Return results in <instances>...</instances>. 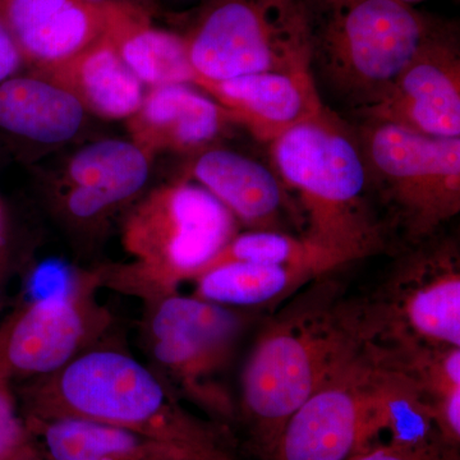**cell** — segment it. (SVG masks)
<instances>
[{"instance_id": "obj_9", "label": "cell", "mask_w": 460, "mask_h": 460, "mask_svg": "<svg viewBox=\"0 0 460 460\" xmlns=\"http://www.w3.org/2000/svg\"><path fill=\"white\" fill-rule=\"evenodd\" d=\"M372 304L361 305L374 349L460 348V263L456 244H420Z\"/></svg>"}, {"instance_id": "obj_28", "label": "cell", "mask_w": 460, "mask_h": 460, "mask_svg": "<svg viewBox=\"0 0 460 460\" xmlns=\"http://www.w3.org/2000/svg\"><path fill=\"white\" fill-rule=\"evenodd\" d=\"M5 460H45V458L42 456L39 447H36V444L32 441V444H30L25 449L14 454V456H9V458Z\"/></svg>"}, {"instance_id": "obj_20", "label": "cell", "mask_w": 460, "mask_h": 460, "mask_svg": "<svg viewBox=\"0 0 460 460\" xmlns=\"http://www.w3.org/2000/svg\"><path fill=\"white\" fill-rule=\"evenodd\" d=\"M87 111L71 93L35 74L0 84V131L18 140L57 146L83 129Z\"/></svg>"}, {"instance_id": "obj_8", "label": "cell", "mask_w": 460, "mask_h": 460, "mask_svg": "<svg viewBox=\"0 0 460 460\" xmlns=\"http://www.w3.org/2000/svg\"><path fill=\"white\" fill-rule=\"evenodd\" d=\"M357 135L374 192L411 243H428L460 210V137L368 119Z\"/></svg>"}, {"instance_id": "obj_25", "label": "cell", "mask_w": 460, "mask_h": 460, "mask_svg": "<svg viewBox=\"0 0 460 460\" xmlns=\"http://www.w3.org/2000/svg\"><path fill=\"white\" fill-rule=\"evenodd\" d=\"M348 460H454L450 452L434 450L402 449V447H375L356 453Z\"/></svg>"}, {"instance_id": "obj_23", "label": "cell", "mask_w": 460, "mask_h": 460, "mask_svg": "<svg viewBox=\"0 0 460 460\" xmlns=\"http://www.w3.org/2000/svg\"><path fill=\"white\" fill-rule=\"evenodd\" d=\"M228 262L301 266L323 275L343 266L334 256L301 235L277 230L238 232L205 269Z\"/></svg>"}, {"instance_id": "obj_30", "label": "cell", "mask_w": 460, "mask_h": 460, "mask_svg": "<svg viewBox=\"0 0 460 460\" xmlns=\"http://www.w3.org/2000/svg\"><path fill=\"white\" fill-rule=\"evenodd\" d=\"M0 246H3V214L0 208Z\"/></svg>"}, {"instance_id": "obj_10", "label": "cell", "mask_w": 460, "mask_h": 460, "mask_svg": "<svg viewBox=\"0 0 460 460\" xmlns=\"http://www.w3.org/2000/svg\"><path fill=\"white\" fill-rule=\"evenodd\" d=\"M102 287L100 269L81 272L66 289L17 308L0 325V372L38 380L102 343L113 321L96 296Z\"/></svg>"}, {"instance_id": "obj_6", "label": "cell", "mask_w": 460, "mask_h": 460, "mask_svg": "<svg viewBox=\"0 0 460 460\" xmlns=\"http://www.w3.org/2000/svg\"><path fill=\"white\" fill-rule=\"evenodd\" d=\"M142 301V338L151 367L178 396L220 419H232L234 402L224 375L246 329L247 314L180 292Z\"/></svg>"}, {"instance_id": "obj_17", "label": "cell", "mask_w": 460, "mask_h": 460, "mask_svg": "<svg viewBox=\"0 0 460 460\" xmlns=\"http://www.w3.org/2000/svg\"><path fill=\"white\" fill-rule=\"evenodd\" d=\"M187 177L198 181L250 230L281 229L284 214H292V199L272 166L219 146L190 160Z\"/></svg>"}, {"instance_id": "obj_32", "label": "cell", "mask_w": 460, "mask_h": 460, "mask_svg": "<svg viewBox=\"0 0 460 460\" xmlns=\"http://www.w3.org/2000/svg\"><path fill=\"white\" fill-rule=\"evenodd\" d=\"M402 2L411 3V2H416V0H402Z\"/></svg>"}, {"instance_id": "obj_31", "label": "cell", "mask_w": 460, "mask_h": 460, "mask_svg": "<svg viewBox=\"0 0 460 460\" xmlns=\"http://www.w3.org/2000/svg\"><path fill=\"white\" fill-rule=\"evenodd\" d=\"M208 460H229V459L226 458V454H223V456H215V458H211V459H208Z\"/></svg>"}, {"instance_id": "obj_29", "label": "cell", "mask_w": 460, "mask_h": 460, "mask_svg": "<svg viewBox=\"0 0 460 460\" xmlns=\"http://www.w3.org/2000/svg\"><path fill=\"white\" fill-rule=\"evenodd\" d=\"M8 269V257L5 252L4 247L0 246V288L3 286V281L5 279Z\"/></svg>"}, {"instance_id": "obj_16", "label": "cell", "mask_w": 460, "mask_h": 460, "mask_svg": "<svg viewBox=\"0 0 460 460\" xmlns=\"http://www.w3.org/2000/svg\"><path fill=\"white\" fill-rule=\"evenodd\" d=\"M232 124L215 100L186 84L148 89L140 108L127 119L131 141L151 159L166 151L198 155L217 146Z\"/></svg>"}, {"instance_id": "obj_4", "label": "cell", "mask_w": 460, "mask_h": 460, "mask_svg": "<svg viewBox=\"0 0 460 460\" xmlns=\"http://www.w3.org/2000/svg\"><path fill=\"white\" fill-rule=\"evenodd\" d=\"M311 72L357 114L372 107L438 22L402 0H302Z\"/></svg>"}, {"instance_id": "obj_13", "label": "cell", "mask_w": 460, "mask_h": 460, "mask_svg": "<svg viewBox=\"0 0 460 460\" xmlns=\"http://www.w3.org/2000/svg\"><path fill=\"white\" fill-rule=\"evenodd\" d=\"M204 91L261 144L270 145L326 107L313 72H265L224 81L198 80Z\"/></svg>"}, {"instance_id": "obj_1", "label": "cell", "mask_w": 460, "mask_h": 460, "mask_svg": "<svg viewBox=\"0 0 460 460\" xmlns=\"http://www.w3.org/2000/svg\"><path fill=\"white\" fill-rule=\"evenodd\" d=\"M316 289L278 314L242 372V408L269 454L289 417L367 350L361 305Z\"/></svg>"}, {"instance_id": "obj_2", "label": "cell", "mask_w": 460, "mask_h": 460, "mask_svg": "<svg viewBox=\"0 0 460 460\" xmlns=\"http://www.w3.org/2000/svg\"><path fill=\"white\" fill-rule=\"evenodd\" d=\"M26 420L74 419L132 429L186 447L206 459L223 456L219 429L199 420L151 366L105 341L21 392Z\"/></svg>"}, {"instance_id": "obj_19", "label": "cell", "mask_w": 460, "mask_h": 460, "mask_svg": "<svg viewBox=\"0 0 460 460\" xmlns=\"http://www.w3.org/2000/svg\"><path fill=\"white\" fill-rule=\"evenodd\" d=\"M31 74L59 84L87 113L102 119H128L146 93L144 84L124 65L105 36L71 59Z\"/></svg>"}, {"instance_id": "obj_18", "label": "cell", "mask_w": 460, "mask_h": 460, "mask_svg": "<svg viewBox=\"0 0 460 460\" xmlns=\"http://www.w3.org/2000/svg\"><path fill=\"white\" fill-rule=\"evenodd\" d=\"M27 425L45 460H208L153 436L90 420H33Z\"/></svg>"}, {"instance_id": "obj_14", "label": "cell", "mask_w": 460, "mask_h": 460, "mask_svg": "<svg viewBox=\"0 0 460 460\" xmlns=\"http://www.w3.org/2000/svg\"><path fill=\"white\" fill-rule=\"evenodd\" d=\"M151 157L132 141L87 145L66 163L58 204L71 222L95 226L146 186Z\"/></svg>"}, {"instance_id": "obj_7", "label": "cell", "mask_w": 460, "mask_h": 460, "mask_svg": "<svg viewBox=\"0 0 460 460\" xmlns=\"http://www.w3.org/2000/svg\"><path fill=\"white\" fill-rule=\"evenodd\" d=\"M195 81L311 71L302 0H202L181 33Z\"/></svg>"}, {"instance_id": "obj_15", "label": "cell", "mask_w": 460, "mask_h": 460, "mask_svg": "<svg viewBox=\"0 0 460 460\" xmlns=\"http://www.w3.org/2000/svg\"><path fill=\"white\" fill-rule=\"evenodd\" d=\"M0 21L32 72L71 59L107 29L105 7L87 0H0Z\"/></svg>"}, {"instance_id": "obj_21", "label": "cell", "mask_w": 460, "mask_h": 460, "mask_svg": "<svg viewBox=\"0 0 460 460\" xmlns=\"http://www.w3.org/2000/svg\"><path fill=\"white\" fill-rule=\"evenodd\" d=\"M105 17V38L144 86L193 84L195 72L181 33L154 25V17L140 9L108 5Z\"/></svg>"}, {"instance_id": "obj_22", "label": "cell", "mask_w": 460, "mask_h": 460, "mask_svg": "<svg viewBox=\"0 0 460 460\" xmlns=\"http://www.w3.org/2000/svg\"><path fill=\"white\" fill-rule=\"evenodd\" d=\"M321 277L301 266L228 262L205 269L190 283L195 286L192 296L243 311L277 304Z\"/></svg>"}, {"instance_id": "obj_27", "label": "cell", "mask_w": 460, "mask_h": 460, "mask_svg": "<svg viewBox=\"0 0 460 460\" xmlns=\"http://www.w3.org/2000/svg\"><path fill=\"white\" fill-rule=\"evenodd\" d=\"M87 2L93 3L102 7H108V5H122V7H131L140 9V11L146 12L155 18L162 11L159 0H87Z\"/></svg>"}, {"instance_id": "obj_12", "label": "cell", "mask_w": 460, "mask_h": 460, "mask_svg": "<svg viewBox=\"0 0 460 460\" xmlns=\"http://www.w3.org/2000/svg\"><path fill=\"white\" fill-rule=\"evenodd\" d=\"M367 350L337 380L314 393L289 417L271 449L272 460H348L361 440Z\"/></svg>"}, {"instance_id": "obj_26", "label": "cell", "mask_w": 460, "mask_h": 460, "mask_svg": "<svg viewBox=\"0 0 460 460\" xmlns=\"http://www.w3.org/2000/svg\"><path fill=\"white\" fill-rule=\"evenodd\" d=\"M25 66L16 42L0 21V84L20 75Z\"/></svg>"}, {"instance_id": "obj_5", "label": "cell", "mask_w": 460, "mask_h": 460, "mask_svg": "<svg viewBox=\"0 0 460 460\" xmlns=\"http://www.w3.org/2000/svg\"><path fill=\"white\" fill-rule=\"evenodd\" d=\"M235 217L211 193L189 181L151 190L123 226L129 265L100 269L102 287L144 299L178 292L238 233Z\"/></svg>"}, {"instance_id": "obj_3", "label": "cell", "mask_w": 460, "mask_h": 460, "mask_svg": "<svg viewBox=\"0 0 460 460\" xmlns=\"http://www.w3.org/2000/svg\"><path fill=\"white\" fill-rule=\"evenodd\" d=\"M271 166L295 196L310 243L341 265L374 255L383 226L357 129L325 107L269 145Z\"/></svg>"}, {"instance_id": "obj_11", "label": "cell", "mask_w": 460, "mask_h": 460, "mask_svg": "<svg viewBox=\"0 0 460 460\" xmlns=\"http://www.w3.org/2000/svg\"><path fill=\"white\" fill-rule=\"evenodd\" d=\"M362 119L429 137H460V51L454 30L438 25Z\"/></svg>"}, {"instance_id": "obj_24", "label": "cell", "mask_w": 460, "mask_h": 460, "mask_svg": "<svg viewBox=\"0 0 460 460\" xmlns=\"http://www.w3.org/2000/svg\"><path fill=\"white\" fill-rule=\"evenodd\" d=\"M32 441L31 431L12 390V381L0 372V460L21 452Z\"/></svg>"}]
</instances>
